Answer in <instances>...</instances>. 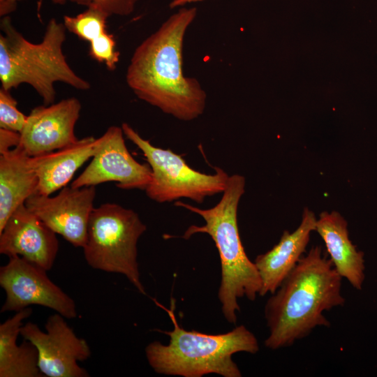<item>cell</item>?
Instances as JSON below:
<instances>
[{
    "instance_id": "6da1fadb",
    "label": "cell",
    "mask_w": 377,
    "mask_h": 377,
    "mask_svg": "<svg viewBox=\"0 0 377 377\" xmlns=\"http://www.w3.org/2000/svg\"><path fill=\"white\" fill-rule=\"evenodd\" d=\"M197 12L182 6L170 15L136 47L126 73L138 98L185 121L202 115L207 103L199 81L183 73L184 39Z\"/></svg>"
},
{
    "instance_id": "5b68a950",
    "label": "cell",
    "mask_w": 377,
    "mask_h": 377,
    "mask_svg": "<svg viewBox=\"0 0 377 377\" xmlns=\"http://www.w3.org/2000/svg\"><path fill=\"white\" fill-rule=\"evenodd\" d=\"M0 27L1 88L10 90L28 84L43 98L45 105L54 101L55 82H61L80 90L90 88V84L70 67L62 52L67 30L63 23L51 19L39 43L26 39L8 15L1 19Z\"/></svg>"
},
{
    "instance_id": "7402d4cb",
    "label": "cell",
    "mask_w": 377,
    "mask_h": 377,
    "mask_svg": "<svg viewBox=\"0 0 377 377\" xmlns=\"http://www.w3.org/2000/svg\"><path fill=\"white\" fill-rule=\"evenodd\" d=\"M20 144V133L0 128V154L17 147Z\"/></svg>"
},
{
    "instance_id": "2e32d148",
    "label": "cell",
    "mask_w": 377,
    "mask_h": 377,
    "mask_svg": "<svg viewBox=\"0 0 377 377\" xmlns=\"http://www.w3.org/2000/svg\"><path fill=\"white\" fill-rule=\"evenodd\" d=\"M96 148L97 138L88 136L56 151L31 156L38 178L36 193L50 195L65 187L75 172L93 157Z\"/></svg>"
},
{
    "instance_id": "44dd1931",
    "label": "cell",
    "mask_w": 377,
    "mask_h": 377,
    "mask_svg": "<svg viewBox=\"0 0 377 377\" xmlns=\"http://www.w3.org/2000/svg\"><path fill=\"white\" fill-rule=\"evenodd\" d=\"M140 0H52L54 3L64 4L68 1L89 7L97 8L109 16H126L131 14Z\"/></svg>"
},
{
    "instance_id": "9a60e30c",
    "label": "cell",
    "mask_w": 377,
    "mask_h": 377,
    "mask_svg": "<svg viewBox=\"0 0 377 377\" xmlns=\"http://www.w3.org/2000/svg\"><path fill=\"white\" fill-rule=\"evenodd\" d=\"M315 230L323 239L339 274L360 290L365 278L364 253L349 239L346 219L336 211L323 212L316 220Z\"/></svg>"
},
{
    "instance_id": "7a4b0ae2",
    "label": "cell",
    "mask_w": 377,
    "mask_h": 377,
    "mask_svg": "<svg viewBox=\"0 0 377 377\" xmlns=\"http://www.w3.org/2000/svg\"><path fill=\"white\" fill-rule=\"evenodd\" d=\"M342 277L320 246L310 249L272 294L265 306L272 350L289 347L317 327H330L324 312L344 305Z\"/></svg>"
},
{
    "instance_id": "ac0fdd59",
    "label": "cell",
    "mask_w": 377,
    "mask_h": 377,
    "mask_svg": "<svg viewBox=\"0 0 377 377\" xmlns=\"http://www.w3.org/2000/svg\"><path fill=\"white\" fill-rule=\"evenodd\" d=\"M32 312L31 308H25L0 324V377L43 376L35 346L27 340L17 344L23 321Z\"/></svg>"
},
{
    "instance_id": "30bf717a",
    "label": "cell",
    "mask_w": 377,
    "mask_h": 377,
    "mask_svg": "<svg viewBox=\"0 0 377 377\" xmlns=\"http://www.w3.org/2000/svg\"><path fill=\"white\" fill-rule=\"evenodd\" d=\"M124 135L121 126H112L97 138L92 160L71 186L80 188L114 182L121 189L145 190L152 179L151 169L149 164H142L132 156Z\"/></svg>"
},
{
    "instance_id": "ba28073f",
    "label": "cell",
    "mask_w": 377,
    "mask_h": 377,
    "mask_svg": "<svg viewBox=\"0 0 377 377\" xmlns=\"http://www.w3.org/2000/svg\"><path fill=\"white\" fill-rule=\"evenodd\" d=\"M43 269L20 256L0 268V286L6 297L1 313L17 312L31 305L49 308L67 319L77 316L74 300L52 282Z\"/></svg>"
},
{
    "instance_id": "3957f363",
    "label": "cell",
    "mask_w": 377,
    "mask_h": 377,
    "mask_svg": "<svg viewBox=\"0 0 377 377\" xmlns=\"http://www.w3.org/2000/svg\"><path fill=\"white\" fill-rule=\"evenodd\" d=\"M245 184L242 175L229 176L220 201L209 209H201L179 200L175 203L198 214L205 221L203 226H189L182 238L188 239L195 234L205 233L214 241L221 269L218 297L225 318L232 324L236 323V313L240 311L238 299L245 297L254 301L261 289L258 269L245 252L237 223V209Z\"/></svg>"
},
{
    "instance_id": "5bb4252c",
    "label": "cell",
    "mask_w": 377,
    "mask_h": 377,
    "mask_svg": "<svg viewBox=\"0 0 377 377\" xmlns=\"http://www.w3.org/2000/svg\"><path fill=\"white\" fill-rule=\"evenodd\" d=\"M316 217L306 207L300 224L293 232L285 230L279 242L265 253L258 255L254 261L260 280V296L273 294L303 256L315 230Z\"/></svg>"
},
{
    "instance_id": "e0dca14e",
    "label": "cell",
    "mask_w": 377,
    "mask_h": 377,
    "mask_svg": "<svg viewBox=\"0 0 377 377\" xmlns=\"http://www.w3.org/2000/svg\"><path fill=\"white\" fill-rule=\"evenodd\" d=\"M38 178L22 147L0 155V231L12 214L37 193Z\"/></svg>"
},
{
    "instance_id": "cb8c5ba5",
    "label": "cell",
    "mask_w": 377,
    "mask_h": 377,
    "mask_svg": "<svg viewBox=\"0 0 377 377\" xmlns=\"http://www.w3.org/2000/svg\"><path fill=\"white\" fill-rule=\"evenodd\" d=\"M206 0H171L170 8L173 9L178 7H182L188 3L200 2Z\"/></svg>"
},
{
    "instance_id": "52a82bcc",
    "label": "cell",
    "mask_w": 377,
    "mask_h": 377,
    "mask_svg": "<svg viewBox=\"0 0 377 377\" xmlns=\"http://www.w3.org/2000/svg\"><path fill=\"white\" fill-rule=\"evenodd\" d=\"M121 128L125 136L142 151L151 169L152 179L145 190L147 195L159 203L188 198L202 203L207 197L223 193L229 175L214 167V174L191 168L183 157L170 149L151 145L127 123Z\"/></svg>"
},
{
    "instance_id": "d6986e66",
    "label": "cell",
    "mask_w": 377,
    "mask_h": 377,
    "mask_svg": "<svg viewBox=\"0 0 377 377\" xmlns=\"http://www.w3.org/2000/svg\"><path fill=\"white\" fill-rule=\"evenodd\" d=\"M108 17L102 10L89 7L75 17L64 15V24L68 31L91 45L108 33L106 20Z\"/></svg>"
},
{
    "instance_id": "4fadbf2b",
    "label": "cell",
    "mask_w": 377,
    "mask_h": 377,
    "mask_svg": "<svg viewBox=\"0 0 377 377\" xmlns=\"http://www.w3.org/2000/svg\"><path fill=\"white\" fill-rule=\"evenodd\" d=\"M59 247L56 233L24 204L0 231L1 254L20 256L47 271L52 267Z\"/></svg>"
},
{
    "instance_id": "9c48e42d",
    "label": "cell",
    "mask_w": 377,
    "mask_h": 377,
    "mask_svg": "<svg viewBox=\"0 0 377 377\" xmlns=\"http://www.w3.org/2000/svg\"><path fill=\"white\" fill-rule=\"evenodd\" d=\"M66 318L55 313L45 324V332L36 323L24 324L20 335L32 343L38 350V367L47 377H88V371L78 364L90 357L87 341L78 337Z\"/></svg>"
},
{
    "instance_id": "8992f818",
    "label": "cell",
    "mask_w": 377,
    "mask_h": 377,
    "mask_svg": "<svg viewBox=\"0 0 377 377\" xmlns=\"http://www.w3.org/2000/svg\"><path fill=\"white\" fill-rule=\"evenodd\" d=\"M147 227L134 210L116 203H104L91 214L83 247L87 263L92 268L124 275L142 295L138 242Z\"/></svg>"
},
{
    "instance_id": "8fae6325",
    "label": "cell",
    "mask_w": 377,
    "mask_h": 377,
    "mask_svg": "<svg viewBox=\"0 0 377 377\" xmlns=\"http://www.w3.org/2000/svg\"><path fill=\"white\" fill-rule=\"evenodd\" d=\"M95 196V186H70L53 197L34 193L24 205L56 234L73 246L83 248Z\"/></svg>"
},
{
    "instance_id": "277c9868",
    "label": "cell",
    "mask_w": 377,
    "mask_h": 377,
    "mask_svg": "<svg viewBox=\"0 0 377 377\" xmlns=\"http://www.w3.org/2000/svg\"><path fill=\"white\" fill-rule=\"evenodd\" d=\"M153 300L167 312L174 326L172 331L158 330L170 337L168 344L155 341L145 348L148 363L157 374L184 377L216 374L240 377L242 373L232 355L239 352L255 354L259 350L257 338L243 325L219 334L187 331L179 326L173 308H165Z\"/></svg>"
},
{
    "instance_id": "7c38bea8",
    "label": "cell",
    "mask_w": 377,
    "mask_h": 377,
    "mask_svg": "<svg viewBox=\"0 0 377 377\" xmlns=\"http://www.w3.org/2000/svg\"><path fill=\"white\" fill-rule=\"evenodd\" d=\"M80 110L81 103L75 97L34 108L20 133L19 146L29 156H36L75 143Z\"/></svg>"
},
{
    "instance_id": "603a6c76",
    "label": "cell",
    "mask_w": 377,
    "mask_h": 377,
    "mask_svg": "<svg viewBox=\"0 0 377 377\" xmlns=\"http://www.w3.org/2000/svg\"><path fill=\"white\" fill-rule=\"evenodd\" d=\"M20 1L22 0H0V15L4 17L14 11Z\"/></svg>"
},
{
    "instance_id": "ffe728a7",
    "label": "cell",
    "mask_w": 377,
    "mask_h": 377,
    "mask_svg": "<svg viewBox=\"0 0 377 377\" xmlns=\"http://www.w3.org/2000/svg\"><path fill=\"white\" fill-rule=\"evenodd\" d=\"M17 102L11 96L10 90L0 89V128L21 133L27 116L17 108Z\"/></svg>"
}]
</instances>
